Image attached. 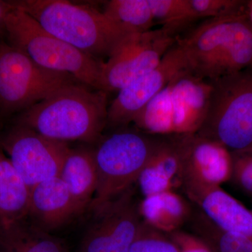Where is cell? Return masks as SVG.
I'll return each mask as SVG.
<instances>
[{"label": "cell", "mask_w": 252, "mask_h": 252, "mask_svg": "<svg viewBox=\"0 0 252 252\" xmlns=\"http://www.w3.org/2000/svg\"><path fill=\"white\" fill-rule=\"evenodd\" d=\"M108 107V94L79 83L20 113L16 124L51 140L94 143L107 127Z\"/></svg>", "instance_id": "cell-1"}, {"label": "cell", "mask_w": 252, "mask_h": 252, "mask_svg": "<svg viewBox=\"0 0 252 252\" xmlns=\"http://www.w3.org/2000/svg\"><path fill=\"white\" fill-rule=\"evenodd\" d=\"M13 7L34 20L47 32L105 62L131 33L89 5L66 0H13Z\"/></svg>", "instance_id": "cell-2"}, {"label": "cell", "mask_w": 252, "mask_h": 252, "mask_svg": "<svg viewBox=\"0 0 252 252\" xmlns=\"http://www.w3.org/2000/svg\"><path fill=\"white\" fill-rule=\"evenodd\" d=\"M210 81L189 70L176 75L134 119L135 127L149 135H190L198 132L206 114Z\"/></svg>", "instance_id": "cell-3"}, {"label": "cell", "mask_w": 252, "mask_h": 252, "mask_svg": "<svg viewBox=\"0 0 252 252\" xmlns=\"http://www.w3.org/2000/svg\"><path fill=\"white\" fill-rule=\"evenodd\" d=\"M161 137L128 126L101 137L94 149L98 181L91 211L132 188Z\"/></svg>", "instance_id": "cell-4"}, {"label": "cell", "mask_w": 252, "mask_h": 252, "mask_svg": "<svg viewBox=\"0 0 252 252\" xmlns=\"http://www.w3.org/2000/svg\"><path fill=\"white\" fill-rule=\"evenodd\" d=\"M206 114L197 135L233 152L252 149V69L210 81Z\"/></svg>", "instance_id": "cell-5"}, {"label": "cell", "mask_w": 252, "mask_h": 252, "mask_svg": "<svg viewBox=\"0 0 252 252\" xmlns=\"http://www.w3.org/2000/svg\"><path fill=\"white\" fill-rule=\"evenodd\" d=\"M4 36L8 43L41 67L67 73L86 86L99 90V75L103 62L47 32L21 10L14 8L8 14Z\"/></svg>", "instance_id": "cell-6"}, {"label": "cell", "mask_w": 252, "mask_h": 252, "mask_svg": "<svg viewBox=\"0 0 252 252\" xmlns=\"http://www.w3.org/2000/svg\"><path fill=\"white\" fill-rule=\"evenodd\" d=\"M81 83L67 73L39 66L0 39V115L27 110L65 86ZM83 84V83H82Z\"/></svg>", "instance_id": "cell-7"}, {"label": "cell", "mask_w": 252, "mask_h": 252, "mask_svg": "<svg viewBox=\"0 0 252 252\" xmlns=\"http://www.w3.org/2000/svg\"><path fill=\"white\" fill-rule=\"evenodd\" d=\"M177 41L163 28L129 36L101 65L99 91H119L158 65Z\"/></svg>", "instance_id": "cell-8"}, {"label": "cell", "mask_w": 252, "mask_h": 252, "mask_svg": "<svg viewBox=\"0 0 252 252\" xmlns=\"http://www.w3.org/2000/svg\"><path fill=\"white\" fill-rule=\"evenodd\" d=\"M0 145L30 190L44 181L59 177L70 149L66 142L47 138L16 124L0 140Z\"/></svg>", "instance_id": "cell-9"}, {"label": "cell", "mask_w": 252, "mask_h": 252, "mask_svg": "<svg viewBox=\"0 0 252 252\" xmlns=\"http://www.w3.org/2000/svg\"><path fill=\"white\" fill-rule=\"evenodd\" d=\"M94 213L79 252H129L142 223L132 188Z\"/></svg>", "instance_id": "cell-10"}, {"label": "cell", "mask_w": 252, "mask_h": 252, "mask_svg": "<svg viewBox=\"0 0 252 252\" xmlns=\"http://www.w3.org/2000/svg\"><path fill=\"white\" fill-rule=\"evenodd\" d=\"M185 70H189L188 64L176 41L157 67L118 91L109 105L107 127L112 130L127 127L176 75Z\"/></svg>", "instance_id": "cell-11"}, {"label": "cell", "mask_w": 252, "mask_h": 252, "mask_svg": "<svg viewBox=\"0 0 252 252\" xmlns=\"http://www.w3.org/2000/svg\"><path fill=\"white\" fill-rule=\"evenodd\" d=\"M231 152L220 143L195 134L184 137L182 185L193 200L231 180Z\"/></svg>", "instance_id": "cell-12"}, {"label": "cell", "mask_w": 252, "mask_h": 252, "mask_svg": "<svg viewBox=\"0 0 252 252\" xmlns=\"http://www.w3.org/2000/svg\"><path fill=\"white\" fill-rule=\"evenodd\" d=\"M80 212L59 177L44 181L30 190L28 219L44 231L57 229Z\"/></svg>", "instance_id": "cell-13"}, {"label": "cell", "mask_w": 252, "mask_h": 252, "mask_svg": "<svg viewBox=\"0 0 252 252\" xmlns=\"http://www.w3.org/2000/svg\"><path fill=\"white\" fill-rule=\"evenodd\" d=\"M185 135L162 136L137 180L144 197L182 185Z\"/></svg>", "instance_id": "cell-14"}, {"label": "cell", "mask_w": 252, "mask_h": 252, "mask_svg": "<svg viewBox=\"0 0 252 252\" xmlns=\"http://www.w3.org/2000/svg\"><path fill=\"white\" fill-rule=\"evenodd\" d=\"M192 201L220 230L252 238V212L220 187L211 189Z\"/></svg>", "instance_id": "cell-15"}, {"label": "cell", "mask_w": 252, "mask_h": 252, "mask_svg": "<svg viewBox=\"0 0 252 252\" xmlns=\"http://www.w3.org/2000/svg\"><path fill=\"white\" fill-rule=\"evenodd\" d=\"M59 177L81 212L89 207L98 181L94 149L85 147L69 149Z\"/></svg>", "instance_id": "cell-16"}, {"label": "cell", "mask_w": 252, "mask_h": 252, "mask_svg": "<svg viewBox=\"0 0 252 252\" xmlns=\"http://www.w3.org/2000/svg\"><path fill=\"white\" fill-rule=\"evenodd\" d=\"M30 189L0 145V231L28 217Z\"/></svg>", "instance_id": "cell-17"}, {"label": "cell", "mask_w": 252, "mask_h": 252, "mask_svg": "<svg viewBox=\"0 0 252 252\" xmlns=\"http://www.w3.org/2000/svg\"><path fill=\"white\" fill-rule=\"evenodd\" d=\"M140 212L144 222L167 234L180 230L193 213L185 199L173 190L144 197Z\"/></svg>", "instance_id": "cell-18"}, {"label": "cell", "mask_w": 252, "mask_h": 252, "mask_svg": "<svg viewBox=\"0 0 252 252\" xmlns=\"http://www.w3.org/2000/svg\"><path fill=\"white\" fill-rule=\"evenodd\" d=\"M0 245L4 252H69L61 241L33 224L28 217L0 231Z\"/></svg>", "instance_id": "cell-19"}, {"label": "cell", "mask_w": 252, "mask_h": 252, "mask_svg": "<svg viewBox=\"0 0 252 252\" xmlns=\"http://www.w3.org/2000/svg\"><path fill=\"white\" fill-rule=\"evenodd\" d=\"M102 11L131 34L152 31L156 23L148 0H111Z\"/></svg>", "instance_id": "cell-20"}, {"label": "cell", "mask_w": 252, "mask_h": 252, "mask_svg": "<svg viewBox=\"0 0 252 252\" xmlns=\"http://www.w3.org/2000/svg\"><path fill=\"white\" fill-rule=\"evenodd\" d=\"M190 220L195 235L214 252H252V238L220 230L200 210L193 212Z\"/></svg>", "instance_id": "cell-21"}, {"label": "cell", "mask_w": 252, "mask_h": 252, "mask_svg": "<svg viewBox=\"0 0 252 252\" xmlns=\"http://www.w3.org/2000/svg\"><path fill=\"white\" fill-rule=\"evenodd\" d=\"M155 23L177 37L195 23L188 0H148Z\"/></svg>", "instance_id": "cell-22"}, {"label": "cell", "mask_w": 252, "mask_h": 252, "mask_svg": "<svg viewBox=\"0 0 252 252\" xmlns=\"http://www.w3.org/2000/svg\"><path fill=\"white\" fill-rule=\"evenodd\" d=\"M194 22L244 14L243 1L236 0H188Z\"/></svg>", "instance_id": "cell-23"}, {"label": "cell", "mask_w": 252, "mask_h": 252, "mask_svg": "<svg viewBox=\"0 0 252 252\" xmlns=\"http://www.w3.org/2000/svg\"><path fill=\"white\" fill-rule=\"evenodd\" d=\"M129 252H179L168 237L142 220Z\"/></svg>", "instance_id": "cell-24"}, {"label": "cell", "mask_w": 252, "mask_h": 252, "mask_svg": "<svg viewBox=\"0 0 252 252\" xmlns=\"http://www.w3.org/2000/svg\"><path fill=\"white\" fill-rule=\"evenodd\" d=\"M233 172L231 180L243 189L252 195V149L231 153Z\"/></svg>", "instance_id": "cell-25"}, {"label": "cell", "mask_w": 252, "mask_h": 252, "mask_svg": "<svg viewBox=\"0 0 252 252\" xmlns=\"http://www.w3.org/2000/svg\"><path fill=\"white\" fill-rule=\"evenodd\" d=\"M179 252H214L211 248L201 238L182 230H176L167 234Z\"/></svg>", "instance_id": "cell-26"}, {"label": "cell", "mask_w": 252, "mask_h": 252, "mask_svg": "<svg viewBox=\"0 0 252 252\" xmlns=\"http://www.w3.org/2000/svg\"><path fill=\"white\" fill-rule=\"evenodd\" d=\"M9 1L0 0V37L5 34V22L8 14L14 9Z\"/></svg>", "instance_id": "cell-27"}, {"label": "cell", "mask_w": 252, "mask_h": 252, "mask_svg": "<svg viewBox=\"0 0 252 252\" xmlns=\"http://www.w3.org/2000/svg\"><path fill=\"white\" fill-rule=\"evenodd\" d=\"M248 18L252 25V1H250L248 4Z\"/></svg>", "instance_id": "cell-28"}, {"label": "cell", "mask_w": 252, "mask_h": 252, "mask_svg": "<svg viewBox=\"0 0 252 252\" xmlns=\"http://www.w3.org/2000/svg\"></svg>", "instance_id": "cell-29"}]
</instances>
